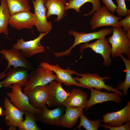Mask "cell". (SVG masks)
<instances>
[{"label": "cell", "mask_w": 130, "mask_h": 130, "mask_svg": "<svg viewBox=\"0 0 130 130\" xmlns=\"http://www.w3.org/2000/svg\"><path fill=\"white\" fill-rule=\"evenodd\" d=\"M112 28V35L108 39L111 46V55L117 58L123 54L130 59V39L127 37L126 32L121 27L114 26Z\"/></svg>", "instance_id": "cell-1"}, {"label": "cell", "mask_w": 130, "mask_h": 130, "mask_svg": "<svg viewBox=\"0 0 130 130\" xmlns=\"http://www.w3.org/2000/svg\"><path fill=\"white\" fill-rule=\"evenodd\" d=\"M76 74L81 77L79 78L76 76L73 78L76 81L79 82L83 88L88 89L94 88L98 91L104 89L108 92L112 91L117 93L121 97L123 96V93L116 88H114L112 86L105 84L104 80H110L111 78L109 77L106 76L102 77L98 74L89 73L81 74L77 72Z\"/></svg>", "instance_id": "cell-2"}, {"label": "cell", "mask_w": 130, "mask_h": 130, "mask_svg": "<svg viewBox=\"0 0 130 130\" xmlns=\"http://www.w3.org/2000/svg\"><path fill=\"white\" fill-rule=\"evenodd\" d=\"M112 31V28H106L101 30L98 31L89 33L80 32L74 30L70 31L68 34L73 36L74 41L72 46L66 51L59 52H53L56 57L69 56L71 54V50L77 45L82 43L87 42L95 39L104 38L107 35L110 34Z\"/></svg>", "instance_id": "cell-3"}, {"label": "cell", "mask_w": 130, "mask_h": 130, "mask_svg": "<svg viewBox=\"0 0 130 130\" xmlns=\"http://www.w3.org/2000/svg\"><path fill=\"white\" fill-rule=\"evenodd\" d=\"M31 71L29 80L24 86V92L37 86L47 85L56 79V75L53 74L52 70L48 68L39 66Z\"/></svg>", "instance_id": "cell-4"}, {"label": "cell", "mask_w": 130, "mask_h": 130, "mask_svg": "<svg viewBox=\"0 0 130 130\" xmlns=\"http://www.w3.org/2000/svg\"><path fill=\"white\" fill-rule=\"evenodd\" d=\"M93 14L89 22L92 30L103 26L121 27L118 20L122 18L111 13L104 6L101 7Z\"/></svg>", "instance_id": "cell-5"}, {"label": "cell", "mask_w": 130, "mask_h": 130, "mask_svg": "<svg viewBox=\"0 0 130 130\" xmlns=\"http://www.w3.org/2000/svg\"><path fill=\"white\" fill-rule=\"evenodd\" d=\"M0 54L3 55L8 62L7 66L3 72H5L7 71L11 66L14 68L22 67L31 71L33 69L32 64L20 50L13 48L8 50L3 49L0 51Z\"/></svg>", "instance_id": "cell-6"}, {"label": "cell", "mask_w": 130, "mask_h": 130, "mask_svg": "<svg viewBox=\"0 0 130 130\" xmlns=\"http://www.w3.org/2000/svg\"><path fill=\"white\" fill-rule=\"evenodd\" d=\"M11 88L12 92L7 93L6 95L15 107L22 111H29L35 115L41 112L42 109L35 108L30 104L28 97L22 92L21 87L14 84Z\"/></svg>", "instance_id": "cell-7"}, {"label": "cell", "mask_w": 130, "mask_h": 130, "mask_svg": "<svg viewBox=\"0 0 130 130\" xmlns=\"http://www.w3.org/2000/svg\"><path fill=\"white\" fill-rule=\"evenodd\" d=\"M49 32L41 33L39 36L33 40L25 41L22 38L17 40L16 43L12 46V48L20 50L27 58L45 51L44 46L40 43L41 40Z\"/></svg>", "instance_id": "cell-8"}, {"label": "cell", "mask_w": 130, "mask_h": 130, "mask_svg": "<svg viewBox=\"0 0 130 130\" xmlns=\"http://www.w3.org/2000/svg\"><path fill=\"white\" fill-rule=\"evenodd\" d=\"M90 48L97 53L100 54L104 60L103 65L108 66L111 64V60L110 57L111 52V46L108 42V39L105 37L98 39L94 42L91 43L87 42L83 43L80 46L79 51L82 58L83 52L85 49Z\"/></svg>", "instance_id": "cell-9"}, {"label": "cell", "mask_w": 130, "mask_h": 130, "mask_svg": "<svg viewBox=\"0 0 130 130\" xmlns=\"http://www.w3.org/2000/svg\"><path fill=\"white\" fill-rule=\"evenodd\" d=\"M34 13V26L40 33L50 32L52 28V24L48 21L46 15L47 9L44 4V0H33Z\"/></svg>", "instance_id": "cell-10"}, {"label": "cell", "mask_w": 130, "mask_h": 130, "mask_svg": "<svg viewBox=\"0 0 130 130\" xmlns=\"http://www.w3.org/2000/svg\"><path fill=\"white\" fill-rule=\"evenodd\" d=\"M6 73L5 79L1 81L2 87L6 88L11 87L12 85L16 84L20 87H24L28 82L30 74L28 70L22 67L10 69Z\"/></svg>", "instance_id": "cell-11"}, {"label": "cell", "mask_w": 130, "mask_h": 130, "mask_svg": "<svg viewBox=\"0 0 130 130\" xmlns=\"http://www.w3.org/2000/svg\"><path fill=\"white\" fill-rule=\"evenodd\" d=\"M39 66L44 67L52 70L56 74V80L57 82L63 83L67 86L74 85L79 87H81L80 83L76 81L72 76V74H76L77 72L70 69L69 67L66 69H64L61 68L58 64L52 65L45 62H41Z\"/></svg>", "instance_id": "cell-12"}, {"label": "cell", "mask_w": 130, "mask_h": 130, "mask_svg": "<svg viewBox=\"0 0 130 130\" xmlns=\"http://www.w3.org/2000/svg\"><path fill=\"white\" fill-rule=\"evenodd\" d=\"M61 83L53 80L48 84L49 93L46 103L49 107L61 106L70 94L62 87Z\"/></svg>", "instance_id": "cell-13"}, {"label": "cell", "mask_w": 130, "mask_h": 130, "mask_svg": "<svg viewBox=\"0 0 130 130\" xmlns=\"http://www.w3.org/2000/svg\"><path fill=\"white\" fill-rule=\"evenodd\" d=\"M65 107L58 106L56 109L50 110L45 104L41 112L35 115L37 121L46 124L61 126V121L64 114Z\"/></svg>", "instance_id": "cell-14"}, {"label": "cell", "mask_w": 130, "mask_h": 130, "mask_svg": "<svg viewBox=\"0 0 130 130\" xmlns=\"http://www.w3.org/2000/svg\"><path fill=\"white\" fill-rule=\"evenodd\" d=\"M24 92L27 96L32 106L41 109L46 104L48 99V84L37 86Z\"/></svg>", "instance_id": "cell-15"}, {"label": "cell", "mask_w": 130, "mask_h": 130, "mask_svg": "<svg viewBox=\"0 0 130 130\" xmlns=\"http://www.w3.org/2000/svg\"><path fill=\"white\" fill-rule=\"evenodd\" d=\"M3 103L5 110L3 114L6 126L18 127L23 120L24 111L15 107L7 98H5Z\"/></svg>", "instance_id": "cell-16"}, {"label": "cell", "mask_w": 130, "mask_h": 130, "mask_svg": "<svg viewBox=\"0 0 130 130\" xmlns=\"http://www.w3.org/2000/svg\"><path fill=\"white\" fill-rule=\"evenodd\" d=\"M103 122L112 127H117L130 121V102L122 110L116 112L109 113L103 115Z\"/></svg>", "instance_id": "cell-17"}, {"label": "cell", "mask_w": 130, "mask_h": 130, "mask_svg": "<svg viewBox=\"0 0 130 130\" xmlns=\"http://www.w3.org/2000/svg\"><path fill=\"white\" fill-rule=\"evenodd\" d=\"M9 24L18 30L31 29L34 26V14L30 11L16 13L11 15Z\"/></svg>", "instance_id": "cell-18"}, {"label": "cell", "mask_w": 130, "mask_h": 130, "mask_svg": "<svg viewBox=\"0 0 130 130\" xmlns=\"http://www.w3.org/2000/svg\"><path fill=\"white\" fill-rule=\"evenodd\" d=\"M89 89L91 91V96L86 107L84 108V110L86 111H87L92 106L98 103L109 101H113L118 104L121 102V96L115 92H105L92 88Z\"/></svg>", "instance_id": "cell-19"}, {"label": "cell", "mask_w": 130, "mask_h": 130, "mask_svg": "<svg viewBox=\"0 0 130 130\" xmlns=\"http://www.w3.org/2000/svg\"><path fill=\"white\" fill-rule=\"evenodd\" d=\"M66 0H44V4L47 9L46 13L47 18L52 15H56L57 17L56 22L62 20L66 15L65 10Z\"/></svg>", "instance_id": "cell-20"}, {"label": "cell", "mask_w": 130, "mask_h": 130, "mask_svg": "<svg viewBox=\"0 0 130 130\" xmlns=\"http://www.w3.org/2000/svg\"><path fill=\"white\" fill-rule=\"evenodd\" d=\"M87 93L80 89L74 88L64 102L63 105L65 107H78L84 109L86 106L88 101Z\"/></svg>", "instance_id": "cell-21"}, {"label": "cell", "mask_w": 130, "mask_h": 130, "mask_svg": "<svg viewBox=\"0 0 130 130\" xmlns=\"http://www.w3.org/2000/svg\"><path fill=\"white\" fill-rule=\"evenodd\" d=\"M61 121V126L71 129L77 123L78 118L83 113V109L78 107H67Z\"/></svg>", "instance_id": "cell-22"}, {"label": "cell", "mask_w": 130, "mask_h": 130, "mask_svg": "<svg viewBox=\"0 0 130 130\" xmlns=\"http://www.w3.org/2000/svg\"><path fill=\"white\" fill-rule=\"evenodd\" d=\"M88 2L92 3L93 8L90 12L84 14L83 15L84 16L92 14L101 7L100 0H70L68 2L66 3L65 10H67L70 9H73L77 13H80L81 12L80 10V7L85 3Z\"/></svg>", "instance_id": "cell-23"}, {"label": "cell", "mask_w": 130, "mask_h": 130, "mask_svg": "<svg viewBox=\"0 0 130 130\" xmlns=\"http://www.w3.org/2000/svg\"><path fill=\"white\" fill-rule=\"evenodd\" d=\"M0 30L5 35L9 34L7 26L11 16L6 0H0Z\"/></svg>", "instance_id": "cell-24"}, {"label": "cell", "mask_w": 130, "mask_h": 130, "mask_svg": "<svg viewBox=\"0 0 130 130\" xmlns=\"http://www.w3.org/2000/svg\"><path fill=\"white\" fill-rule=\"evenodd\" d=\"M11 15L16 13L30 11L31 7L28 0H6Z\"/></svg>", "instance_id": "cell-25"}, {"label": "cell", "mask_w": 130, "mask_h": 130, "mask_svg": "<svg viewBox=\"0 0 130 130\" xmlns=\"http://www.w3.org/2000/svg\"><path fill=\"white\" fill-rule=\"evenodd\" d=\"M25 118L18 127L19 130H40L38 126L35 115L27 110L24 111Z\"/></svg>", "instance_id": "cell-26"}, {"label": "cell", "mask_w": 130, "mask_h": 130, "mask_svg": "<svg viewBox=\"0 0 130 130\" xmlns=\"http://www.w3.org/2000/svg\"><path fill=\"white\" fill-rule=\"evenodd\" d=\"M119 57L122 58L125 65L126 68V77L124 81L120 82L117 85L116 89L122 90L123 92V96L128 94V91L130 86V59H127L122 54Z\"/></svg>", "instance_id": "cell-27"}, {"label": "cell", "mask_w": 130, "mask_h": 130, "mask_svg": "<svg viewBox=\"0 0 130 130\" xmlns=\"http://www.w3.org/2000/svg\"><path fill=\"white\" fill-rule=\"evenodd\" d=\"M80 117L79 124L75 129L80 130L82 126L86 130H98L100 127V124L103 122V120L98 119L95 120H91L88 119L83 113Z\"/></svg>", "instance_id": "cell-28"}, {"label": "cell", "mask_w": 130, "mask_h": 130, "mask_svg": "<svg viewBox=\"0 0 130 130\" xmlns=\"http://www.w3.org/2000/svg\"><path fill=\"white\" fill-rule=\"evenodd\" d=\"M116 0L117 6L115 12L119 16L124 17L130 13V10L127 8L124 0Z\"/></svg>", "instance_id": "cell-29"}, {"label": "cell", "mask_w": 130, "mask_h": 130, "mask_svg": "<svg viewBox=\"0 0 130 130\" xmlns=\"http://www.w3.org/2000/svg\"><path fill=\"white\" fill-rule=\"evenodd\" d=\"M100 126L105 129H109L110 130H130V121H127L124 124L117 127L110 126L106 124H100Z\"/></svg>", "instance_id": "cell-30"}, {"label": "cell", "mask_w": 130, "mask_h": 130, "mask_svg": "<svg viewBox=\"0 0 130 130\" xmlns=\"http://www.w3.org/2000/svg\"><path fill=\"white\" fill-rule=\"evenodd\" d=\"M126 16L124 19L118 21L121 26L123 27V31L125 32L130 29V13Z\"/></svg>", "instance_id": "cell-31"}, {"label": "cell", "mask_w": 130, "mask_h": 130, "mask_svg": "<svg viewBox=\"0 0 130 130\" xmlns=\"http://www.w3.org/2000/svg\"><path fill=\"white\" fill-rule=\"evenodd\" d=\"M104 6L112 13L113 14L115 12L117 6L112 0H102Z\"/></svg>", "instance_id": "cell-32"}, {"label": "cell", "mask_w": 130, "mask_h": 130, "mask_svg": "<svg viewBox=\"0 0 130 130\" xmlns=\"http://www.w3.org/2000/svg\"><path fill=\"white\" fill-rule=\"evenodd\" d=\"M6 73L4 72L0 73V89L2 87V86L1 84V81L0 80L2 78L5 77L6 76Z\"/></svg>", "instance_id": "cell-33"}, {"label": "cell", "mask_w": 130, "mask_h": 130, "mask_svg": "<svg viewBox=\"0 0 130 130\" xmlns=\"http://www.w3.org/2000/svg\"><path fill=\"white\" fill-rule=\"evenodd\" d=\"M126 32L127 37L130 39V29L127 30Z\"/></svg>", "instance_id": "cell-34"}, {"label": "cell", "mask_w": 130, "mask_h": 130, "mask_svg": "<svg viewBox=\"0 0 130 130\" xmlns=\"http://www.w3.org/2000/svg\"><path fill=\"white\" fill-rule=\"evenodd\" d=\"M17 127L14 126H10L8 130H16Z\"/></svg>", "instance_id": "cell-35"}, {"label": "cell", "mask_w": 130, "mask_h": 130, "mask_svg": "<svg viewBox=\"0 0 130 130\" xmlns=\"http://www.w3.org/2000/svg\"><path fill=\"white\" fill-rule=\"evenodd\" d=\"M3 111L2 108L0 106V116H4L3 114Z\"/></svg>", "instance_id": "cell-36"}, {"label": "cell", "mask_w": 130, "mask_h": 130, "mask_svg": "<svg viewBox=\"0 0 130 130\" xmlns=\"http://www.w3.org/2000/svg\"><path fill=\"white\" fill-rule=\"evenodd\" d=\"M2 33V32L0 30V33Z\"/></svg>", "instance_id": "cell-37"}, {"label": "cell", "mask_w": 130, "mask_h": 130, "mask_svg": "<svg viewBox=\"0 0 130 130\" xmlns=\"http://www.w3.org/2000/svg\"><path fill=\"white\" fill-rule=\"evenodd\" d=\"M2 130V129L0 127V130Z\"/></svg>", "instance_id": "cell-38"}]
</instances>
